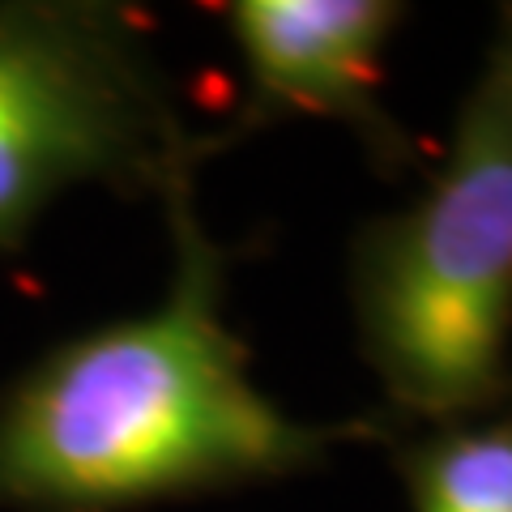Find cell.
Returning <instances> with one entry per match:
<instances>
[{
	"label": "cell",
	"instance_id": "obj_1",
	"mask_svg": "<svg viewBox=\"0 0 512 512\" xmlns=\"http://www.w3.org/2000/svg\"><path fill=\"white\" fill-rule=\"evenodd\" d=\"M158 205L171 231L158 308L60 342L0 393V508L137 512L295 478L389 436V419L286 414L227 320L231 252L197 214V175Z\"/></svg>",
	"mask_w": 512,
	"mask_h": 512
},
{
	"label": "cell",
	"instance_id": "obj_2",
	"mask_svg": "<svg viewBox=\"0 0 512 512\" xmlns=\"http://www.w3.org/2000/svg\"><path fill=\"white\" fill-rule=\"evenodd\" d=\"M350 295L393 419L474 423L512 393V5L427 192L359 235Z\"/></svg>",
	"mask_w": 512,
	"mask_h": 512
},
{
	"label": "cell",
	"instance_id": "obj_3",
	"mask_svg": "<svg viewBox=\"0 0 512 512\" xmlns=\"http://www.w3.org/2000/svg\"><path fill=\"white\" fill-rule=\"evenodd\" d=\"M222 150L197 133L133 13L103 0L0 5V252L18 256L60 192L163 197Z\"/></svg>",
	"mask_w": 512,
	"mask_h": 512
},
{
	"label": "cell",
	"instance_id": "obj_4",
	"mask_svg": "<svg viewBox=\"0 0 512 512\" xmlns=\"http://www.w3.org/2000/svg\"><path fill=\"white\" fill-rule=\"evenodd\" d=\"M406 18L389 0H239L227 9L244 60V107L222 150L278 120H338L380 175L419 167V141L380 99V47Z\"/></svg>",
	"mask_w": 512,
	"mask_h": 512
},
{
	"label": "cell",
	"instance_id": "obj_5",
	"mask_svg": "<svg viewBox=\"0 0 512 512\" xmlns=\"http://www.w3.org/2000/svg\"><path fill=\"white\" fill-rule=\"evenodd\" d=\"M393 461L414 512H512V419L427 427Z\"/></svg>",
	"mask_w": 512,
	"mask_h": 512
}]
</instances>
